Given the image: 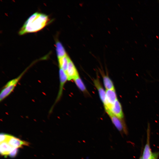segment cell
Wrapping results in <instances>:
<instances>
[{
  "label": "cell",
  "instance_id": "obj_7",
  "mask_svg": "<svg viewBox=\"0 0 159 159\" xmlns=\"http://www.w3.org/2000/svg\"><path fill=\"white\" fill-rule=\"evenodd\" d=\"M65 73L68 81L73 80L79 76L74 64L70 59L69 60Z\"/></svg>",
  "mask_w": 159,
  "mask_h": 159
},
{
  "label": "cell",
  "instance_id": "obj_15",
  "mask_svg": "<svg viewBox=\"0 0 159 159\" xmlns=\"http://www.w3.org/2000/svg\"><path fill=\"white\" fill-rule=\"evenodd\" d=\"M78 88L85 94H88V92L82 79L79 76L73 80Z\"/></svg>",
  "mask_w": 159,
  "mask_h": 159
},
{
  "label": "cell",
  "instance_id": "obj_17",
  "mask_svg": "<svg viewBox=\"0 0 159 159\" xmlns=\"http://www.w3.org/2000/svg\"><path fill=\"white\" fill-rule=\"evenodd\" d=\"M9 135L2 133L0 134V143L6 142L8 137Z\"/></svg>",
  "mask_w": 159,
  "mask_h": 159
},
{
  "label": "cell",
  "instance_id": "obj_16",
  "mask_svg": "<svg viewBox=\"0 0 159 159\" xmlns=\"http://www.w3.org/2000/svg\"><path fill=\"white\" fill-rule=\"evenodd\" d=\"M18 151V148L12 147L9 155L11 157L14 158L16 155Z\"/></svg>",
  "mask_w": 159,
  "mask_h": 159
},
{
  "label": "cell",
  "instance_id": "obj_11",
  "mask_svg": "<svg viewBox=\"0 0 159 159\" xmlns=\"http://www.w3.org/2000/svg\"><path fill=\"white\" fill-rule=\"evenodd\" d=\"M70 59L67 54L58 59L59 68L62 69L65 72L67 69Z\"/></svg>",
  "mask_w": 159,
  "mask_h": 159
},
{
  "label": "cell",
  "instance_id": "obj_13",
  "mask_svg": "<svg viewBox=\"0 0 159 159\" xmlns=\"http://www.w3.org/2000/svg\"><path fill=\"white\" fill-rule=\"evenodd\" d=\"M12 147L6 142L0 143V151L1 154L5 156L9 155Z\"/></svg>",
  "mask_w": 159,
  "mask_h": 159
},
{
  "label": "cell",
  "instance_id": "obj_18",
  "mask_svg": "<svg viewBox=\"0 0 159 159\" xmlns=\"http://www.w3.org/2000/svg\"><path fill=\"white\" fill-rule=\"evenodd\" d=\"M159 157V151L153 153L150 159H158Z\"/></svg>",
  "mask_w": 159,
  "mask_h": 159
},
{
  "label": "cell",
  "instance_id": "obj_5",
  "mask_svg": "<svg viewBox=\"0 0 159 159\" xmlns=\"http://www.w3.org/2000/svg\"><path fill=\"white\" fill-rule=\"evenodd\" d=\"M150 130L149 125H148L147 130V139L142 155L143 159H150L153 155L150 144Z\"/></svg>",
  "mask_w": 159,
  "mask_h": 159
},
{
  "label": "cell",
  "instance_id": "obj_12",
  "mask_svg": "<svg viewBox=\"0 0 159 159\" xmlns=\"http://www.w3.org/2000/svg\"><path fill=\"white\" fill-rule=\"evenodd\" d=\"M55 47L58 59L62 57L67 54L63 46L59 41H56Z\"/></svg>",
  "mask_w": 159,
  "mask_h": 159
},
{
  "label": "cell",
  "instance_id": "obj_3",
  "mask_svg": "<svg viewBox=\"0 0 159 159\" xmlns=\"http://www.w3.org/2000/svg\"><path fill=\"white\" fill-rule=\"evenodd\" d=\"M59 91L54 102L49 110L50 113L52 112L55 105L61 99L62 95L64 85L67 81L68 80L67 77L66 73L63 69L61 68H59Z\"/></svg>",
  "mask_w": 159,
  "mask_h": 159
},
{
  "label": "cell",
  "instance_id": "obj_9",
  "mask_svg": "<svg viewBox=\"0 0 159 159\" xmlns=\"http://www.w3.org/2000/svg\"><path fill=\"white\" fill-rule=\"evenodd\" d=\"M108 110L118 118L122 120L123 118L124 115L122 106L118 100L111 106Z\"/></svg>",
  "mask_w": 159,
  "mask_h": 159
},
{
  "label": "cell",
  "instance_id": "obj_19",
  "mask_svg": "<svg viewBox=\"0 0 159 159\" xmlns=\"http://www.w3.org/2000/svg\"><path fill=\"white\" fill-rule=\"evenodd\" d=\"M139 159H143L142 155L140 156Z\"/></svg>",
  "mask_w": 159,
  "mask_h": 159
},
{
  "label": "cell",
  "instance_id": "obj_8",
  "mask_svg": "<svg viewBox=\"0 0 159 159\" xmlns=\"http://www.w3.org/2000/svg\"><path fill=\"white\" fill-rule=\"evenodd\" d=\"M105 91L107 106L105 109V111H106L109 110L111 106L117 99L115 89Z\"/></svg>",
  "mask_w": 159,
  "mask_h": 159
},
{
  "label": "cell",
  "instance_id": "obj_4",
  "mask_svg": "<svg viewBox=\"0 0 159 159\" xmlns=\"http://www.w3.org/2000/svg\"><path fill=\"white\" fill-rule=\"evenodd\" d=\"M106 112L111 119L112 123L117 130L121 132L127 133V130L122 120L112 114L109 110L106 111Z\"/></svg>",
  "mask_w": 159,
  "mask_h": 159
},
{
  "label": "cell",
  "instance_id": "obj_1",
  "mask_svg": "<svg viewBox=\"0 0 159 159\" xmlns=\"http://www.w3.org/2000/svg\"><path fill=\"white\" fill-rule=\"evenodd\" d=\"M49 21V19L47 15L35 12L26 20L19 30V34L22 35L38 31L47 25Z\"/></svg>",
  "mask_w": 159,
  "mask_h": 159
},
{
  "label": "cell",
  "instance_id": "obj_6",
  "mask_svg": "<svg viewBox=\"0 0 159 159\" xmlns=\"http://www.w3.org/2000/svg\"><path fill=\"white\" fill-rule=\"evenodd\" d=\"M93 83L95 86L98 92L100 98L103 104L104 108H105L107 106L106 91L104 90L98 78L94 80Z\"/></svg>",
  "mask_w": 159,
  "mask_h": 159
},
{
  "label": "cell",
  "instance_id": "obj_2",
  "mask_svg": "<svg viewBox=\"0 0 159 159\" xmlns=\"http://www.w3.org/2000/svg\"><path fill=\"white\" fill-rule=\"evenodd\" d=\"M28 69H26L17 77L9 80L4 86L0 93V102L3 100L13 91L18 82Z\"/></svg>",
  "mask_w": 159,
  "mask_h": 159
},
{
  "label": "cell",
  "instance_id": "obj_10",
  "mask_svg": "<svg viewBox=\"0 0 159 159\" xmlns=\"http://www.w3.org/2000/svg\"><path fill=\"white\" fill-rule=\"evenodd\" d=\"M12 147L18 148L23 145H29L28 142L21 140L19 139L9 135L8 139L6 142Z\"/></svg>",
  "mask_w": 159,
  "mask_h": 159
},
{
  "label": "cell",
  "instance_id": "obj_14",
  "mask_svg": "<svg viewBox=\"0 0 159 159\" xmlns=\"http://www.w3.org/2000/svg\"><path fill=\"white\" fill-rule=\"evenodd\" d=\"M103 81L106 90L115 89L113 82L109 77L102 73V74Z\"/></svg>",
  "mask_w": 159,
  "mask_h": 159
}]
</instances>
